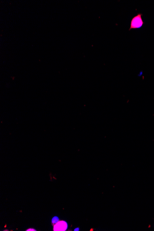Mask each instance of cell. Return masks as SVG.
Wrapping results in <instances>:
<instances>
[{
	"instance_id": "obj_3",
	"label": "cell",
	"mask_w": 154,
	"mask_h": 231,
	"mask_svg": "<svg viewBox=\"0 0 154 231\" xmlns=\"http://www.w3.org/2000/svg\"><path fill=\"white\" fill-rule=\"evenodd\" d=\"M58 221H59V218L56 216L54 217L52 220V222L53 224H56Z\"/></svg>"
},
{
	"instance_id": "obj_4",
	"label": "cell",
	"mask_w": 154,
	"mask_h": 231,
	"mask_svg": "<svg viewBox=\"0 0 154 231\" xmlns=\"http://www.w3.org/2000/svg\"><path fill=\"white\" fill-rule=\"evenodd\" d=\"M37 230H35L33 228H29L26 230V231H36Z\"/></svg>"
},
{
	"instance_id": "obj_1",
	"label": "cell",
	"mask_w": 154,
	"mask_h": 231,
	"mask_svg": "<svg viewBox=\"0 0 154 231\" xmlns=\"http://www.w3.org/2000/svg\"><path fill=\"white\" fill-rule=\"evenodd\" d=\"M142 16V14H138V15L132 18L131 20V26L129 30H131V29H139L141 28L144 24Z\"/></svg>"
},
{
	"instance_id": "obj_2",
	"label": "cell",
	"mask_w": 154,
	"mask_h": 231,
	"mask_svg": "<svg viewBox=\"0 0 154 231\" xmlns=\"http://www.w3.org/2000/svg\"><path fill=\"white\" fill-rule=\"evenodd\" d=\"M67 228V224L66 222L60 221L56 223L54 228V231H66Z\"/></svg>"
},
{
	"instance_id": "obj_5",
	"label": "cell",
	"mask_w": 154,
	"mask_h": 231,
	"mask_svg": "<svg viewBox=\"0 0 154 231\" xmlns=\"http://www.w3.org/2000/svg\"><path fill=\"white\" fill-rule=\"evenodd\" d=\"M79 228H75V229H74V231H79Z\"/></svg>"
}]
</instances>
